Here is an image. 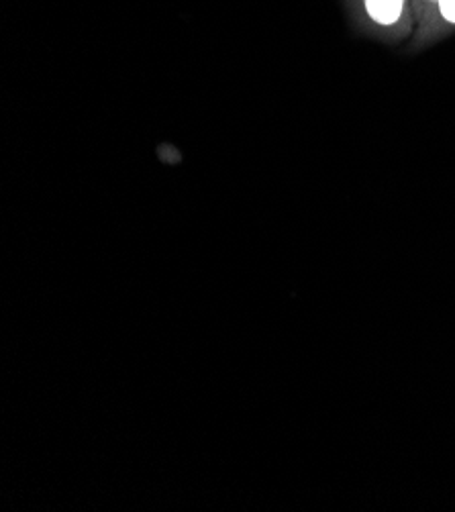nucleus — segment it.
<instances>
[{
  "label": "nucleus",
  "mask_w": 455,
  "mask_h": 512,
  "mask_svg": "<svg viewBox=\"0 0 455 512\" xmlns=\"http://www.w3.org/2000/svg\"><path fill=\"white\" fill-rule=\"evenodd\" d=\"M364 7L374 25L392 29L402 21L404 11H407V0H364Z\"/></svg>",
  "instance_id": "obj_1"
},
{
  "label": "nucleus",
  "mask_w": 455,
  "mask_h": 512,
  "mask_svg": "<svg viewBox=\"0 0 455 512\" xmlns=\"http://www.w3.org/2000/svg\"><path fill=\"white\" fill-rule=\"evenodd\" d=\"M435 9L439 13V19L447 25H455V0H437Z\"/></svg>",
  "instance_id": "obj_2"
},
{
  "label": "nucleus",
  "mask_w": 455,
  "mask_h": 512,
  "mask_svg": "<svg viewBox=\"0 0 455 512\" xmlns=\"http://www.w3.org/2000/svg\"><path fill=\"white\" fill-rule=\"evenodd\" d=\"M425 3H427V5H433V7H435V3H437V0H425Z\"/></svg>",
  "instance_id": "obj_3"
}]
</instances>
